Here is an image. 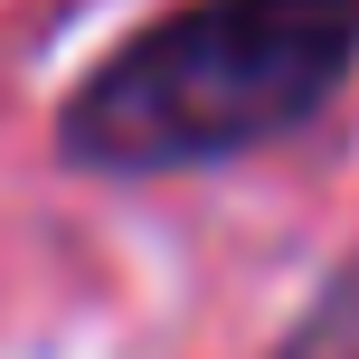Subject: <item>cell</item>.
<instances>
[{
    "label": "cell",
    "instance_id": "cell-2",
    "mask_svg": "<svg viewBox=\"0 0 359 359\" xmlns=\"http://www.w3.org/2000/svg\"><path fill=\"white\" fill-rule=\"evenodd\" d=\"M274 359H359V255L312 293V312L284 331V350H274Z\"/></svg>",
    "mask_w": 359,
    "mask_h": 359
},
{
    "label": "cell",
    "instance_id": "cell-1",
    "mask_svg": "<svg viewBox=\"0 0 359 359\" xmlns=\"http://www.w3.org/2000/svg\"><path fill=\"white\" fill-rule=\"evenodd\" d=\"M359 67V0H189L133 29L67 95V161L86 170H208L303 133Z\"/></svg>",
    "mask_w": 359,
    "mask_h": 359
}]
</instances>
